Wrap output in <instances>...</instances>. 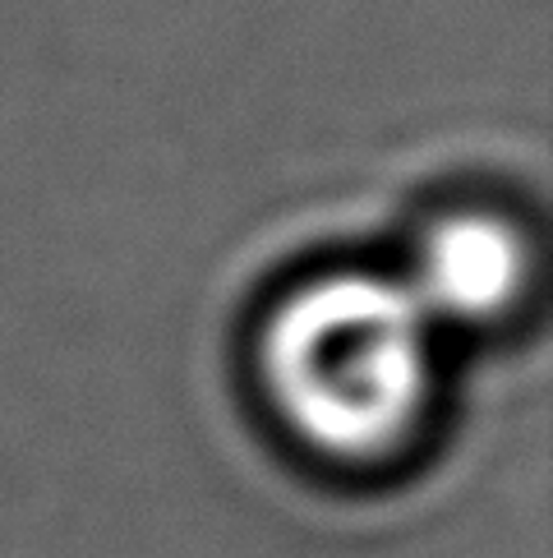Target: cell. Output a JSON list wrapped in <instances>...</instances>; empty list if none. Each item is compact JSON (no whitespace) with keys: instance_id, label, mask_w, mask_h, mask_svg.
Returning a JSON list of instances; mask_svg holds the SVG:
<instances>
[{"instance_id":"6da1fadb","label":"cell","mask_w":553,"mask_h":558,"mask_svg":"<svg viewBox=\"0 0 553 558\" xmlns=\"http://www.w3.org/2000/svg\"><path fill=\"white\" fill-rule=\"evenodd\" d=\"M429 314L388 277L337 272L286 295L263 332V384L309 448L392 452L429 402Z\"/></svg>"},{"instance_id":"7a4b0ae2","label":"cell","mask_w":553,"mask_h":558,"mask_svg":"<svg viewBox=\"0 0 553 558\" xmlns=\"http://www.w3.org/2000/svg\"><path fill=\"white\" fill-rule=\"evenodd\" d=\"M526 282V245L521 235L493 222V217H452L433 227L420 250V277H415V301L425 314L447 318H480L503 314L521 295Z\"/></svg>"}]
</instances>
